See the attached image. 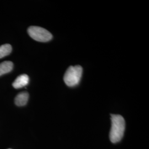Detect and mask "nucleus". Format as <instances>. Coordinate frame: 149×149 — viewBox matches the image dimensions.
Wrapping results in <instances>:
<instances>
[{
    "instance_id": "nucleus-1",
    "label": "nucleus",
    "mask_w": 149,
    "mask_h": 149,
    "mask_svg": "<svg viewBox=\"0 0 149 149\" xmlns=\"http://www.w3.org/2000/svg\"><path fill=\"white\" fill-rule=\"evenodd\" d=\"M112 126L109 133V139L113 143L119 142L124 136L125 122L122 116L111 114Z\"/></svg>"
},
{
    "instance_id": "nucleus-3",
    "label": "nucleus",
    "mask_w": 149,
    "mask_h": 149,
    "mask_svg": "<svg viewBox=\"0 0 149 149\" xmlns=\"http://www.w3.org/2000/svg\"><path fill=\"white\" fill-rule=\"evenodd\" d=\"M28 33L29 36L34 40L40 42H47L52 38V34L42 27L32 26L28 29Z\"/></svg>"
},
{
    "instance_id": "nucleus-6",
    "label": "nucleus",
    "mask_w": 149,
    "mask_h": 149,
    "mask_svg": "<svg viewBox=\"0 0 149 149\" xmlns=\"http://www.w3.org/2000/svg\"><path fill=\"white\" fill-rule=\"evenodd\" d=\"M13 64L10 61H4L0 64V76L7 74L13 69Z\"/></svg>"
},
{
    "instance_id": "nucleus-2",
    "label": "nucleus",
    "mask_w": 149,
    "mask_h": 149,
    "mask_svg": "<svg viewBox=\"0 0 149 149\" xmlns=\"http://www.w3.org/2000/svg\"><path fill=\"white\" fill-rule=\"evenodd\" d=\"M82 72V68L80 65L70 66L64 74V82L66 85L69 87L77 85L81 79Z\"/></svg>"
},
{
    "instance_id": "nucleus-7",
    "label": "nucleus",
    "mask_w": 149,
    "mask_h": 149,
    "mask_svg": "<svg viewBox=\"0 0 149 149\" xmlns=\"http://www.w3.org/2000/svg\"><path fill=\"white\" fill-rule=\"evenodd\" d=\"M12 50V46L8 44L0 46V59L8 55L11 53Z\"/></svg>"
},
{
    "instance_id": "nucleus-4",
    "label": "nucleus",
    "mask_w": 149,
    "mask_h": 149,
    "mask_svg": "<svg viewBox=\"0 0 149 149\" xmlns=\"http://www.w3.org/2000/svg\"><path fill=\"white\" fill-rule=\"evenodd\" d=\"M29 80V76L27 74H21L16 78V80L13 82L12 86L16 89L21 88L28 84Z\"/></svg>"
},
{
    "instance_id": "nucleus-8",
    "label": "nucleus",
    "mask_w": 149,
    "mask_h": 149,
    "mask_svg": "<svg viewBox=\"0 0 149 149\" xmlns=\"http://www.w3.org/2000/svg\"></svg>"
},
{
    "instance_id": "nucleus-5",
    "label": "nucleus",
    "mask_w": 149,
    "mask_h": 149,
    "mask_svg": "<svg viewBox=\"0 0 149 149\" xmlns=\"http://www.w3.org/2000/svg\"><path fill=\"white\" fill-rule=\"evenodd\" d=\"M29 98V94L26 92H23L17 95L15 98V103L17 106H23L27 104Z\"/></svg>"
}]
</instances>
